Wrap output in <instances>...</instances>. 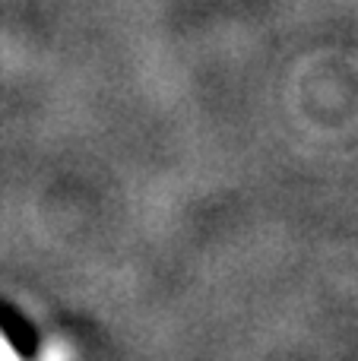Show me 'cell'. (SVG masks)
Returning <instances> with one entry per match:
<instances>
[{
  "label": "cell",
  "mask_w": 358,
  "mask_h": 361,
  "mask_svg": "<svg viewBox=\"0 0 358 361\" xmlns=\"http://www.w3.org/2000/svg\"><path fill=\"white\" fill-rule=\"evenodd\" d=\"M4 355H16V349H13L10 343H4V339H0V358Z\"/></svg>",
  "instance_id": "obj_1"
}]
</instances>
